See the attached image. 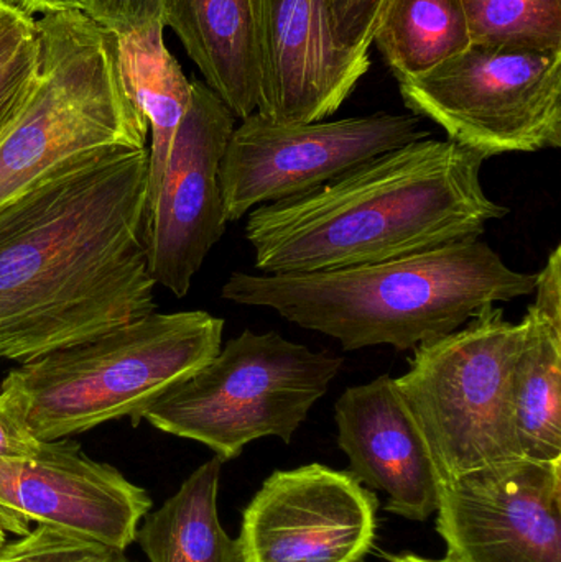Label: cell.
<instances>
[{"mask_svg": "<svg viewBox=\"0 0 561 562\" xmlns=\"http://www.w3.org/2000/svg\"><path fill=\"white\" fill-rule=\"evenodd\" d=\"M148 147L91 151L0 206V360L32 362L155 311Z\"/></svg>", "mask_w": 561, "mask_h": 562, "instance_id": "cell-1", "label": "cell"}, {"mask_svg": "<svg viewBox=\"0 0 561 562\" xmlns=\"http://www.w3.org/2000/svg\"><path fill=\"white\" fill-rule=\"evenodd\" d=\"M484 161L447 138H422L256 207L244 231L254 266L263 276L326 272L481 239L509 214L484 191Z\"/></svg>", "mask_w": 561, "mask_h": 562, "instance_id": "cell-2", "label": "cell"}, {"mask_svg": "<svg viewBox=\"0 0 561 562\" xmlns=\"http://www.w3.org/2000/svg\"><path fill=\"white\" fill-rule=\"evenodd\" d=\"M536 281L537 273L510 269L478 239L326 272H234L221 296L277 311L295 326L339 340L343 350H408L455 333L486 304L529 296Z\"/></svg>", "mask_w": 561, "mask_h": 562, "instance_id": "cell-3", "label": "cell"}, {"mask_svg": "<svg viewBox=\"0 0 561 562\" xmlns=\"http://www.w3.org/2000/svg\"><path fill=\"white\" fill-rule=\"evenodd\" d=\"M224 319L206 311L155 313L10 370L26 425L52 442L141 415L223 347Z\"/></svg>", "mask_w": 561, "mask_h": 562, "instance_id": "cell-4", "label": "cell"}, {"mask_svg": "<svg viewBox=\"0 0 561 562\" xmlns=\"http://www.w3.org/2000/svg\"><path fill=\"white\" fill-rule=\"evenodd\" d=\"M38 75L0 135V206L59 165L104 148L148 147L122 81L117 38L82 12L36 20Z\"/></svg>", "mask_w": 561, "mask_h": 562, "instance_id": "cell-5", "label": "cell"}, {"mask_svg": "<svg viewBox=\"0 0 561 562\" xmlns=\"http://www.w3.org/2000/svg\"><path fill=\"white\" fill-rule=\"evenodd\" d=\"M523 336V321L486 304L460 329L415 347L395 379L440 487L524 459L514 390Z\"/></svg>", "mask_w": 561, "mask_h": 562, "instance_id": "cell-6", "label": "cell"}, {"mask_svg": "<svg viewBox=\"0 0 561 562\" xmlns=\"http://www.w3.org/2000/svg\"><path fill=\"white\" fill-rule=\"evenodd\" d=\"M341 369V357L315 352L273 330L246 329L158 396L141 422L233 461L257 439L292 441Z\"/></svg>", "mask_w": 561, "mask_h": 562, "instance_id": "cell-7", "label": "cell"}, {"mask_svg": "<svg viewBox=\"0 0 561 562\" xmlns=\"http://www.w3.org/2000/svg\"><path fill=\"white\" fill-rule=\"evenodd\" d=\"M399 89L412 114L486 160L561 147V49L471 43Z\"/></svg>", "mask_w": 561, "mask_h": 562, "instance_id": "cell-8", "label": "cell"}, {"mask_svg": "<svg viewBox=\"0 0 561 562\" xmlns=\"http://www.w3.org/2000/svg\"><path fill=\"white\" fill-rule=\"evenodd\" d=\"M431 137L414 114L375 112L280 124L254 112L234 127L220 165L227 223L263 204L302 196L371 158Z\"/></svg>", "mask_w": 561, "mask_h": 562, "instance_id": "cell-9", "label": "cell"}, {"mask_svg": "<svg viewBox=\"0 0 561 562\" xmlns=\"http://www.w3.org/2000/svg\"><path fill=\"white\" fill-rule=\"evenodd\" d=\"M234 127L227 105L204 82H191L190 108L145 220L148 272L177 297L187 296L226 231L217 175Z\"/></svg>", "mask_w": 561, "mask_h": 562, "instance_id": "cell-10", "label": "cell"}, {"mask_svg": "<svg viewBox=\"0 0 561 562\" xmlns=\"http://www.w3.org/2000/svg\"><path fill=\"white\" fill-rule=\"evenodd\" d=\"M150 510L147 491L69 438L46 442L36 458L0 459V525L19 537L36 524L125 551Z\"/></svg>", "mask_w": 561, "mask_h": 562, "instance_id": "cell-11", "label": "cell"}, {"mask_svg": "<svg viewBox=\"0 0 561 562\" xmlns=\"http://www.w3.org/2000/svg\"><path fill=\"white\" fill-rule=\"evenodd\" d=\"M378 505L349 472L276 471L244 510L239 562H359L374 543Z\"/></svg>", "mask_w": 561, "mask_h": 562, "instance_id": "cell-12", "label": "cell"}, {"mask_svg": "<svg viewBox=\"0 0 561 562\" xmlns=\"http://www.w3.org/2000/svg\"><path fill=\"white\" fill-rule=\"evenodd\" d=\"M450 562H561V459L513 464L440 487Z\"/></svg>", "mask_w": 561, "mask_h": 562, "instance_id": "cell-13", "label": "cell"}, {"mask_svg": "<svg viewBox=\"0 0 561 562\" xmlns=\"http://www.w3.org/2000/svg\"><path fill=\"white\" fill-rule=\"evenodd\" d=\"M259 43L257 114L280 124L332 117L371 66L343 45L332 0H259Z\"/></svg>", "mask_w": 561, "mask_h": 562, "instance_id": "cell-14", "label": "cell"}, {"mask_svg": "<svg viewBox=\"0 0 561 562\" xmlns=\"http://www.w3.org/2000/svg\"><path fill=\"white\" fill-rule=\"evenodd\" d=\"M349 474L388 495V512L425 521L437 512L440 479L394 376L349 386L335 403Z\"/></svg>", "mask_w": 561, "mask_h": 562, "instance_id": "cell-15", "label": "cell"}, {"mask_svg": "<svg viewBox=\"0 0 561 562\" xmlns=\"http://www.w3.org/2000/svg\"><path fill=\"white\" fill-rule=\"evenodd\" d=\"M164 25L177 33L204 85L234 117L257 112L259 0H164Z\"/></svg>", "mask_w": 561, "mask_h": 562, "instance_id": "cell-16", "label": "cell"}, {"mask_svg": "<svg viewBox=\"0 0 561 562\" xmlns=\"http://www.w3.org/2000/svg\"><path fill=\"white\" fill-rule=\"evenodd\" d=\"M164 23L115 35L128 98L148 125L147 210L167 168L178 127L190 108L191 82L164 40Z\"/></svg>", "mask_w": 561, "mask_h": 562, "instance_id": "cell-17", "label": "cell"}, {"mask_svg": "<svg viewBox=\"0 0 561 562\" xmlns=\"http://www.w3.org/2000/svg\"><path fill=\"white\" fill-rule=\"evenodd\" d=\"M223 461L197 469L180 491L141 521L135 541L148 562H239L237 541L217 517Z\"/></svg>", "mask_w": 561, "mask_h": 562, "instance_id": "cell-18", "label": "cell"}, {"mask_svg": "<svg viewBox=\"0 0 561 562\" xmlns=\"http://www.w3.org/2000/svg\"><path fill=\"white\" fill-rule=\"evenodd\" d=\"M514 372L517 432L524 458L561 459V319L530 304Z\"/></svg>", "mask_w": 561, "mask_h": 562, "instance_id": "cell-19", "label": "cell"}, {"mask_svg": "<svg viewBox=\"0 0 561 562\" xmlns=\"http://www.w3.org/2000/svg\"><path fill=\"white\" fill-rule=\"evenodd\" d=\"M372 43L404 81L460 55L471 36L461 0H389Z\"/></svg>", "mask_w": 561, "mask_h": 562, "instance_id": "cell-20", "label": "cell"}, {"mask_svg": "<svg viewBox=\"0 0 561 562\" xmlns=\"http://www.w3.org/2000/svg\"><path fill=\"white\" fill-rule=\"evenodd\" d=\"M471 43L561 49V0H461Z\"/></svg>", "mask_w": 561, "mask_h": 562, "instance_id": "cell-21", "label": "cell"}, {"mask_svg": "<svg viewBox=\"0 0 561 562\" xmlns=\"http://www.w3.org/2000/svg\"><path fill=\"white\" fill-rule=\"evenodd\" d=\"M15 543V554L10 562H82L105 550L48 527H36Z\"/></svg>", "mask_w": 561, "mask_h": 562, "instance_id": "cell-22", "label": "cell"}, {"mask_svg": "<svg viewBox=\"0 0 561 562\" xmlns=\"http://www.w3.org/2000/svg\"><path fill=\"white\" fill-rule=\"evenodd\" d=\"M89 19L114 35L164 23V0H88Z\"/></svg>", "mask_w": 561, "mask_h": 562, "instance_id": "cell-23", "label": "cell"}, {"mask_svg": "<svg viewBox=\"0 0 561 562\" xmlns=\"http://www.w3.org/2000/svg\"><path fill=\"white\" fill-rule=\"evenodd\" d=\"M389 0H332L336 30L343 45L369 52Z\"/></svg>", "mask_w": 561, "mask_h": 562, "instance_id": "cell-24", "label": "cell"}, {"mask_svg": "<svg viewBox=\"0 0 561 562\" xmlns=\"http://www.w3.org/2000/svg\"><path fill=\"white\" fill-rule=\"evenodd\" d=\"M46 442L30 431L15 393L0 385V459H30L42 454Z\"/></svg>", "mask_w": 561, "mask_h": 562, "instance_id": "cell-25", "label": "cell"}, {"mask_svg": "<svg viewBox=\"0 0 561 562\" xmlns=\"http://www.w3.org/2000/svg\"><path fill=\"white\" fill-rule=\"evenodd\" d=\"M38 75V42L22 53L0 76V135L25 104Z\"/></svg>", "mask_w": 561, "mask_h": 562, "instance_id": "cell-26", "label": "cell"}, {"mask_svg": "<svg viewBox=\"0 0 561 562\" xmlns=\"http://www.w3.org/2000/svg\"><path fill=\"white\" fill-rule=\"evenodd\" d=\"M36 42V20L0 0V76Z\"/></svg>", "mask_w": 561, "mask_h": 562, "instance_id": "cell-27", "label": "cell"}, {"mask_svg": "<svg viewBox=\"0 0 561 562\" xmlns=\"http://www.w3.org/2000/svg\"><path fill=\"white\" fill-rule=\"evenodd\" d=\"M532 306L553 319H561V246H557L547 260L546 269L537 273Z\"/></svg>", "mask_w": 561, "mask_h": 562, "instance_id": "cell-28", "label": "cell"}, {"mask_svg": "<svg viewBox=\"0 0 561 562\" xmlns=\"http://www.w3.org/2000/svg\"><path fill=\"white\" fill-rule=\"evenodd\" d=\"M26 15L42 12L43 15L61 12H85L88 0H5Z\"/></svg>", "mask_w": 561, "mask_h": 562, "instance_id": "cell-29", "label": "cell"}, {"mask_svg": "<svg viewBox=\"0 0 561 562\" xmlns=\"http://www.w3.org/2000/svg\"><path fill=\"white\" fill-rule=\"evenodd\" d=\"M82 562H134L125 557V551L101 550L92 557L86 558Z\"/></svg>", "mask_w": 561, "mask_h": 562, "instance_id": "cell-30", "label": "cell"}, {"mask_svg": "<svg viewBox=\"0 0 561 562\" xmlns=\"http://www.w3.org/2000/svg\"><path fill=\"white\" fill-rule=\"evenodd\" d=\"M16 543H7L5 548L0 551V562H10L12 561L13 554H15Z\"/></svg>", "mask_w": 561, "mask_h": 562, "instance_id": "cell-31", "label": "cell"}, {"mask_svg": "<svg viewBox=\"0 0 561 562\" xmlns=\"http://www.w3.org/2000/svg\"><path fill=\"white\" fill-rule=\"evenodd\" d=\"M392 562H450V561H448V560L431 561V560H424V558L414 557V554H404V557L392 558Z\"/></svg>", "mask_w": 561, "mask_h": 562, "instance_id": "cell-32", "label": "cell"}, {"mask_svg": "<svg viewBox=\"0 0 561 562\" xmlns=\"http://www.w3.org/2000/svg\"><path fill=\"white\" fill-rule=\"evenodd\" d=\"M5 544H7V531L3 530L2 525H0V551H2L3 548H5Z\"/></svg>", "mask_w": 561, "mask_h": 562, "instance_id": "cell-33", "label": "cell"}]
</instances>
